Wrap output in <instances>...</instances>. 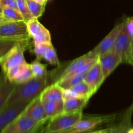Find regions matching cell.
<instances>
[{
  "mask_svg": "<svg viewBox=\"0 0 133 133\" xmlns=\"http://www.w3.org/2000/svg\"><path fill=\"white\" fill-rule=\"evenodd\" d=\"M48 79L49 74L44 77H34L27 83L16 84L5 106L16 103L32 101L40 96L44 89L49 86Z\"/></svg>",
  "mask_w": 133,
  "mask_h": 133,
  "instance_id": "6da1fadb",
  "label": "cell"
},
{
  "mask_svg": "<svg viewBox=\"0 0 133 133\" xmlns=\"http://www.w3.org/2000/svg\"><path fill=\"white\" fill-rule=\"evenodd\" d=\"M25 21L10 22L0 24V40L16 42L29 41L31 38Z\"/></svg>",
  "mask_w": 133,
  "mask_h": 133,
  "instance_id": "7a4b0ae2",
  "label": "cell"
},
{
  "mask_svg": "<svg viewBox=\"0 0 133 133\" xmlns=\"http://www.w3.org/2000/svg\"><path fill=\"white\" fill-rule=\"evenodd\" d=\"M83 110L76 112L62 113L49 119L44 128L45 132H62L71 129L83 118Z\"/></svg>",
  "mask_w": 133,
  "mask_h": 133,
  "instance_id": "3957f363",
  "label": "cell"
},
{
  "mask_svg": "<svg viewBox=\"0 0 133 133\" xmlns=\"http://www.w3.org/2000/svg\"><path fill=\"white\" fill-rule=\"evenodd\" d=\"M28 46H29V41L16 42L7 53L1 56L0 62L4 74L11 68L21 65L25 62L23 53Z\"/></svg>",
  "mask_w": 133,
  "mask_h": 133,
  "instance_id": "277c9868",
  "label": "cell"
},
{
  "mask_svg": "<svg viewBox=\"0 0 133 133\" xmlns=\"http://www.w3.org/2000/svg\"><path fill=\"white\" fill-rule=\"evenodd\" d=\"M132 40L127 31L125 19L123 20V25L119 35L117 36L115 44L112 50L115 51L121 56L122 63H128L129 62L131 53V43Z\"/></svg>",
  "mask_w": 133,
  "mask_h": 133,
  "instance_id": "5b68a950",
  "label": "cell"
},
{
  "mask_svg": "<svg viewBox=\"0 0 133 133\" xmlns=\"http://www.w3.org/2000/svg\"><path fill=\"white\" fill-rule=\"evenodd\" d=\"M116 119V115L97 116L92 117H83L71 129V130L77 132H87L93 131L97 126L104 123H112Z\"/></svg>",
  "mask_w": 133,
  "mask_h": 133,
  "instance_id": "8992f818",
  "label": "cell"
},
{
  "mask_svg": "<svg viewBox=\"0 0 133 133\" xmlns=\"http://www.w3.org/2000/svg\"><path fill=\"white\" fill-rule=\"evenodd\" d=\"M28 102L16 103L6 105L0 110V132L25 110Z\"/></svg>",
  "mask_w": 133,
  "mask_h": 133,
  "instance_id": "52a82bcc",
  "label": "cell"
},
{
  "mask_svg": "<svg viewBox=\"0 0 133 133\" xmlns=\"http://www.w3.org/2000/svg\"><path fill=\"white\" fill-rule=\"evenodd\" d=\"M123 25V21L119 23L112 29V31L95 47L90 53L95 57H99L100 56L110 51L113 49L116 40L117 36L122 30Z\"/></svg>",
  "mask_w": 133,
  "mask_h": 133,
  "instance_id": "ba28073f",
  "label": "cell"
},
{
  "mask_svg": "<svg viewBox=\"0 0 133 133\" xmlns=\"http://www.w3.org/2000/svg\"><path fill=\"white\" fill-rule=\"evenodd\" d=\"M44 123H38L22 113L0 133H22L31 131Z\"/></svg>",
  "mask_w": 133,
  "mask_h": 133,
  "instance_id": "9c48e42d",
  "label": "cell"
},
{
  "mask_svg": "<svg viewBox=\"0 0 133 133\" xmlns=\"http://www.w3.org/2000/svg\"><path fill=\"white\" fill-rule=\"evenodd\" d=\"M133 114V103L122 114L119 119L112 122L107 127L109 133H133L132 117Z\"/></svg>",
  "mask_w": 133,
  "mask_h": 133,
  "instance_id": "30bf717a",
  "label": "cell"
},
{
  "mask_svg": "<svg viewBox=\"0 0 133 133\" xmlns=\"http://www.w3.org/2000/svg\"><path fill=\"white\" fill-rule=\"evenodd\" d=\"M23 114L38 123H45L47 121L49 120L45 113L40 96L36 97L29 103L23 112Z\"/></svg>",
  "mask_w": 133,
  "mask_h": 133,
  "instance_id": "8fae6325",
  "label": "cell"
},
{
  "mask_svg": "<svg viewBox=\"0 0 133 133\" xmlns=\"http://www.w3.org/2000/svg\"><path fill=\"white\" fill-rule=\"evenodd\" d=\"M101 64L104 81L110 75L119 64L122 63L121 56L115 51L112 50L99 57Z\"/></svg>",
  "mask_w": 133,
  "mask_h": 133,
  "instance_id": "7c38bea8",
  "label": "cell"
},
{
  "mask_svg": "<svg viewBox=\"0 0 133 133\" xmlns=\"http://www.w3.org/2000/svg\"><path fill=\"white\" fill-rule=\"evenodd\" d=\"M84 81L90 86L93 94L96 93V91L99 88L100 86L105 81L101 64L99 60L87 71Z\"/></svg>",
  "mask_w": 133,
  "mask_h": 133,
  "instance_id": "4fadbf2b",
  "label": "cell"
},
{
  "mask_svg": "<svg viewBox=\"0 0 133 133\" xmlns=\"http://www.w3.org/2000/svg\"><path fill=\"white\" fill-rule=\"evenodd\" d=\"M90 99L88 97H70L64 99L63 113H71L81 111L87 105Z\"/></svg>",
  "mask_w": 133,
  "mask_h": 133,
  "instance_id": "5bb4252c",
  "label": "cell"
},
{
  "mask_svg": "<svg viewBox=\"0 0 133 133\" xmlns=\"http://www.w3.org/2000/svg\"><path fill=\"white\" fill-rule=\"evenodd\" d=\"M93 93L90 86L84 81L76 84L70 90H64V99L70 97H81L90 98Z\"/></svg>",
  "mask_w": 133,
  "mask_h": 133,
  "instance_id": "9a60e30c",
  "label": "cell"
},
{
  "mask_svg": "<svg viewBox=\"0 0 133 133\" xmlns=\"http://www.w3.org/2000/svg\"><path fill=\"white\" fill-rule=\"evenodd\" d=\"M40 96L42 101H62L64 100V90L54 83L46 87Z\"/></svg>",
  "mask_w": 133,
  "mask_h": 133,
  "instance_id": "2e32d148",
  "label": "cell"
},
{
  "mask_svg": "<svg viewBox=\"0 0 133 133\" xmlns=\"http://www.w3.org/2000/svg\"><path fill=\"white\" fill-rule=\"evenodd\" d=\"M94 57H97L93 56L90 52H88L87 54L81 56V57H79V58H76L75 60L73 61L72 62L66 67V68L64 70L63 72H62V74L61 75V76H60L59 78L57 79V81L62 79V78L64 77L69 75V74H71V73L74 72L75 71H76L77 70H78V69H79L80 68H81L82 66L85 65L87 62H89L91 59H92V58H94Z\"/></svg>",
  "mask_w": 133,
  "mask_h": 133,
  "instance_id": "e0dca14e",
  "label": "cell"
},
{
  "mask_svg": "<svg viewBox=\"0 0 133 133\" xmlns=\"http://www.w3.org/2000/svg\"><path fill=\"white\" fill-rule=\"evenodd\" d=\"M0 24L10 22L24 21L23 16L18 10L8 6H0Z\"/></svg>",
  "mask_w": 133,
  "mask_h": 133,
  "instance_id": "ac0fdd59",
  "label": "cell"
},
{
  "mask_svg": "<svg viewBox=\"0 0 133 133\" xmlns=\"http://www.w3.org/2000/svg\"><path fill=\"white\" fill-rule=\"evenodd\" d=\"M42 102L43 103L45 113L49 119L63 113L64 100L59 101H45Z\"/></svg>",
  "mask_w": 133,
  "mask_h": 133,
  "instance_id": "d6986e66",
  "label": "cell"
},
{
  "mask_svg": "<svg viewBox=\"0 0 133 133\" xmlns=\"http://www.w3.org/2000/svg\"><path fill=\"white\" fill-rule=\"evenodd\" d=\"M34 77H34L32 69H31V64L25 62L22 64L20 70L17 74L12 83L16 84H23V83L29 81Z\"/></svg>",
  "mask_w": 133,
  "mask_h": 133,
  "instance_id": "ffe728a7",
  "label": "cell"
},
{
  "mask_svg": "<svg viewBox=\"0 0 133 133\" xmlns=\"http://www.w3.org/2000/svg\"><path fill=\"white\" fill-rule=\"evenodd\" d=\"M16 84L10 82L5 75L3 81L1 84V101H0V110L6 105L8 99L10 97L12 92L14 90Z\"/></svg>",
  "mask_w": 133,
  "mask_h": 133,
  "instance_id": "44dd1931",
  "label": "cell"
},
{
  "mask_svg": "<svg viewBox=\"0 0 133 133\" xmlns=\"http://www.w3.org/2000/svg\"><path fill=\"white\" fill-rule=\"evenodd\" d=\"M86 74H87V73L74 75V76L71 77H68L59 79L55 83L59 86L64 90H67L71 89L72 87H74L76 84H79L81 82L83 81L84 80V78H85Z\"/></svg>",
  "mask_w": 133,
  "mask_h": 133,
  "instance_id": "7402d4cb",
  "label": "cell"
},
{
  "mask_svg": "<svg viewBox=\"0 0 133 133\" xmlns=\"http://www.w3.org/2000/svg\"><path fill=\"white\" fill-rule=\"evenodd\" d=\"M29 9L34 18H38L42 16L45 10V5L39 3L35 0H26Z\"/></svg>",
  "mask_w": 133,
  "mask_h": 133,
  "instance_id": "603a6c76",
  "label": "cell"
},
{
  "mask_svg": "<svg viewBox=\"0 0 133 133\" xmlns=\"http://www.w3.org/2000/svg\"><path fill=\"white\" fill-rule=\"evenodd\" d=\"M31 66L35 77L41 78L48 75L45 66L42 64L39 60L36 59L33 61L31 64Z\"/></svg>",
  "mask_w": 133,
  "mask_h": 133,
  "instance_id": "cb8c5ba5",
  "label": "cell"
},
{
  "mask_svg": "<svg viewBox=\"0 0 133 133\" xmlns=\"http://www.w3.org/2000/svg\"><path fill=\"white\" fill-rule=\"evenodd\" d=\"M32 38L33 39L34 43H44V44L51 43L50 32L44 26H43L38 33Z\"/></svg>",
  "mask_w": 133,
  "mask_h": 133,
  "instance_id": "d4e9b609",
  "label": "cell"
},
{
  "mask_svg": "<svg viewBox=\"0 0 133 133\" xmlns=\"http://www.w3.org/2000/svg\"><path fill=\"white\" fill-rule=\"evenodd\" d=\"M34 53H35L36 59L40 60L44 58V56L47 51L53 47L52 43L51 44H44V43H34Z\"/></svg>",
  "mask_w": 133,
  "mask_h": 133,
  "instance_id": "484cf974",
  "label": "cell"
},
{
  "mask_svg": "<svg viewBox=\"0 0 133 133\" xmlns=\"http://www.w3.org/2000/svg\"><path fill=\"white\" fill-rule=\"evenodd\" d=\"M18 10L23 16L25 22H28L29 20L34 18L29 9L26 0H18Z\"/></svg>",
  "mask_w": 133,
  "mask_h": 133,
  "instance_id": "4316f807",
  "label": "cell"
},
{
  "mask_svg": "<svg viewBox=\"0 0 133 133\" xmlns=\"http://www.w3.org/2000/svg\"><path fill=\"white\" fill-rule=\"evenodd\" d=\"M26 23H27L29 32L31 37H33L36 34L38 33L44 26L38 20V18H32Z\"/></svg>",
  "mask_w": 133,
  "mask_h": 133,
  "instance_id": "83f0119b",
  "label": "cell"
},
{
  "mask_svg": "<svg viewBox=\"0 0 133 133\" xmlns=\"http://www.w3.org/2000/svg\"><path fill=\"white\" fill-rule=\"evenodd\" d=\"M44 59L48 63L51 65H54V66H59L60 65V62L58 61L57 54L53 46L47 51L44 56Z\"/></svg>",
  "mask_w": 133,
  "mask_h": 133,
  "instance_id": "f1b7e54d",
  "label": "cell"
},
{
  "mask_svg": "<svg viewBox=\"0 0 133 133\" xmlns=\"http://www.w3.org/2000/svg\"><path fill=\"white\" fill-rule=\"evenodd\" d=\"M22 64L18 65V66H14V67L11 68H10L7 71H6V74H5V75H6L7 79H9L10 82L12 83L14 78H15V77L16 76L17 74H18V71H19V70H20Z\"/></svg>",
  "mask_w": 133,
  "mask_h": 133,
  "instance_id": "f546056e",
  "label": "cell"
},
{
  "mask_svg": "<svg viewBox=\"0 0 133 133\" xmlns=\"http://www.w3.org/2000/svg\"><path fill=\"white\" fill-rule=\"evenodd\" d=\"M0 6H8L18 10V0H0Z\"/></svg>",
  "mask_w": 133,
  "mask_h": 133,
  "instance_id": "4dcf8cb0",
  "label": "cell"
},
{
  "mask_svg": "<svg viewBox=\"0 0 133 133\" xmlns=\"http://www.w3.org/2000/svg\"><path fill=\"white\" fill-rule=\"evenodd\" d=\"M125 23L129 35H130L131 38L133 39V17L127 18L125 19Z\"/></svg>",
  "mask_w": 133,
  "mask_h": 133,
  "instance_id": "1f68e13d",
  "label": "cell"
},
{
  "mask_svg": "<svg viewBox=\"0 0 133 133\" xmlns=\"http://www.w3.org/2000/svg\"><path fill=\"white\" fill-rule=\"evenodd\" d=\"M38 133H86V132H75V131H73V130L70 129L68 130V131H62V132H45L44 131V128L41 130L40 131H39Z\"/></svg>",
  "mask_w": 133,
  "mask_h": 133,
  "instance_id": "d6a6232c",
  "label": "cell"
},
{
  "mask_svg": "<svg viewBox=\"0 0 133 133\" xmlns=\"http://www.w3.org/2000/svg\"><path fill=\"white\" fill-rule=\"evenodd\" d=\"M86 133H109V130H108V128H106L103 129L97 130V131H91Z\"/></svg>",
  "mask_w": 133,
  "mask_h": 133,
  "instance_id": "836d02e7",
  "label": "cell"
},
{
  "mask_svg": "<svg viewBox=\"0 0 133 133\" xmlns=\"http://www.w3.org/2000/svg\"><path fill=\"white\" fill-rule=\"evenodd\" d=\"M129 64H130L131 65H132L133 66V49L131 51V57H130V59H129Z\"/></svg>",
  "mask_w": 133,
  "mask_h": 133,
  "instance_id": "e575fe53",
  "label": "cell"
},
{
  "mask_svg": "<svg viewBox=\"0 0 133 133\" xmlns=\"http://www.w3.org/2000/svg\"><path fill=\"white\" fill-rule=\"evenodd\" d=\"M35 1H36V2L39 3L43 4V5H46L47 3L46 0H35Z\"/></svg>",
  "mask_w": 133,
  "mask_h": 133,
  "instance_id": "d590c367",
  "label": "cell"
},
{
  "mask_svg": "<svg viewBox=\"0 0 133 133\" xmlns=\"http://www.w3.org/2000/svg\"><path fill=\"white\" fill-rule=\"evenodd\" d=\"M131 49H133V39L132 40V43H131ZM132 51V50H131Z\"/></svg>",
  "mask_w": 133,
  "mask_h": 133,
  "instance_id": "8d00e7d4",
  "label": "cell"
},
{
  "mask_svg": "<svg viewBox=\"0 0 133 133\" xmlns=\"http://www.w3.org/2000/svg\"><path fill=\"white\" fill-rule=\"evenodd\" d=\"M46 1H47V2H48V1H49V0H46Z\"/></svg>",
  "mask_w": 133,
  "mask_h": 133,
  "instance_id": "74e56055",
  "label": "cell"
},
{
  "mask_svg": "<svg viewBox=\"0 0 133 133\" xmlns=\"http://www.w3.org/2000/svg\"><path fill=\"white\" fill-rule=\"evenodd\" d=\"M132 17H133V16H132Z\"/></svg>",
  "mask_w": 133,
  "mask_h": 133,
  "instance_id": "f35d334b",
  "label": "cell"
}]
</instances>
